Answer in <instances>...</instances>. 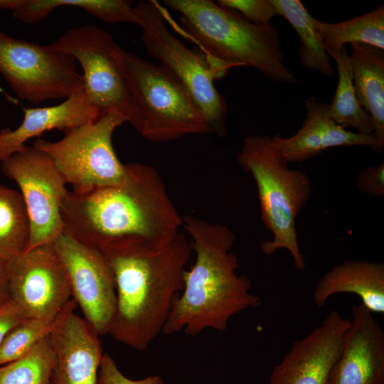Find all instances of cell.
Returning <instances> with one entry per match:
<instances>
[{
  "mask_svg": "<svg viewBox=\"0 0 384 384\" xmlns=\"http://www.w3.org/2000/svg\"><path fill=\"white\" fill-rule=\"evenodd\" d=\"M120 183L85 193L68 191L61 203L64 232L100 251L159 250L180 233L183 218L151 166L131 163Z\"/></svg>",
  "mask_w": 384,
  "mask_h": 384,
  "instance_id": "6da1fadb",
  "label": "cell"
},
{
  "mask_svg": "<svg viewBox=\"0 0 384 384\" xmlns=\"http://www.w3.org/2000/svg\"><path fill=\"white\" fill-rule=\"evenodd\" d=\"M193 240L196 261L183 275V289L176 299L162 333L196 336L206 329L227 330L230 319L262 304L251 283L239 275L238 258L231 249L234 233L226 225L193 215L183 218Z\"/></svg>",
  "mask_w": 384,
  "mask_h": 384,
  "instance_id": "7a4b0ae2",
  "label": "cell"
},
{
  "mask_svg": "<svg viewBox=\"0 0 384 384\" xmlns=\"http://www.w3.org/2000/svg\"><path fill=\"white\" fill-rule=\"evenodd\" d=\"M102 252L116 289L115 312L107 334L130 348L144 351L162 333L183 289L191 245L179 233L159 250L130 247Z\"/></svg>",
  "mask_w": 384,
  "mask_h": 384,
  "instance_id": "3957f363",
  "label": "cell"
},
{
  "mask_svg": "<svg viewBox=\"0 0 384 384\" xmlns=\"http://www.w3.org/2000/svg\"><path fill=\"white\" fill-rule=\"evenodd\" d=\"M181 14V28L213 63L230 69L250 66L277 82L295 83L284 63L279 31L272 24H255L211 0H165Z\"/></svg>",
  "mask_w": 384,
  "mask_h": 384,
  "instance_id": "277c9868",
  "label": "cell"
},
{
  "mask_svg": "<svg viewBox=\"0 0 384 384\" xmlns=\"http://www.w3.org/2000/svg\"><path fill=\"white\" fill-rule=\"evenodd\" d=\"M242 169L255 181L261 219L272 234L261 244V250L270 256L280 249L292 255L296 269L306 267L300 251L296 219L311 193V182L302 171L291 169L289 162L267 135L244 138L237 156Z\"/></svg>",
  "mask_w": 384,
  "mask_h": 384,
  "instance_id": "5b68a950",
  "label": "cell"
},
{
  "mask_svg": "<svg viewBox=\"0 0 384 384\" xmlns=\"http://www.w3.org/2000/svg\"><path fill=\"white\" fill-rule=\"evenodd\" d=\"M112 55L142 116L139 134L152 142L213 131L185 87L161 65L146 61L115 44Z\"/></svg>",
  "mask_w": 384,
  "mask_h": 384,
  "instance_id": "8992f818",
  "label": "cell"
},
{
  "mask_svg": "<svg viewBox=\"0 0 384 384\" xmlns=\"http://www.w3.org/2000/svg\"><path fill=\"white\" fill-rule=\"evenodd\" d=\"M134 14V23L142 28V41L149 53L185 87L213 134L225 135L228 106L214 81L224 77L229 70L190 49L176 38L166 26L162 8L156 1L138 2Z\"/></svg>",
  "mask_w": 384,
  "mask_h": 384,
  "instance_id": "52a82bcc",
  "label": "cell"
},
{
  "mask_svg": "<svg viewBox=\"0 0 384 384\" xmlns=\"http://www.w3.org/2000/svg\"><path fill=\"white\" fill-rule=\"evenodd\" d=\"M124 123L122 116L108 112L94 122L65 131L58 141L38 139L33 146L52 159L74 192L117 185L125 179L127 169L114 152L112 134Z\"/></svg>",
  "mask_w": 384,
  "mask_h": 384,
  "instance_id": "ba28073f",
  "label": "cell"
},
{
  "mask_svg": "<svg viewBox=\"0 0 384 384\" xmlns=\"http://www.w3.org/2000/svg\"><path fill=\"white\" fill-rule=\"evenodd\" d=\"M112 36L93 24L70 28L47 45L51 50L68 54L82 69L85 90L99 117L108 112L122 116L139 133L142 116L119 66L112 55Z\"/></svg>",
  "mask_w": 384,
  "mask_h": 384,
  "instance_id": "9c48e42d",
  "label": "cell"
},
{
  "mask_svg": "<svg viewBox=\"0 0 384 384\" xmlns=\"http://www.w3.org/2000/svg\"><path fill=\"white\" fill-rule=\"evenodd\" d=\"M0 73L20 99L33 105L65 99L84 87L73 57L1 31Z\"/></svg>",
  "mask_w": 384,
  "mask_h": 384,
  "instance_id": "30bf717a",
  "label": "cell"
},
{
  "mask_svg": "<svg viewBox=\"0 0 384 384\" xmlns=\"http://www.w3.org/2000/svg\"><path fill=\"white\" fill-rule=\"evenodd\" d=\"M1 168L18 185L26 208L29 238L26 250L54 242L64 232L61 203L68 190L52 159L27 146L2 161Z\"/></svg>",
  "mask_w": 384,
  "mask_h": 384,
  "instance_id": "8fae6325",
  "label": "cell"
},
{
  "mask_svg": "<svg viewBox=\"0 0 384 384\" xmlns=\"http://www.w3.org/2000/svg\"><path fill=\"white\" fill-rule=\"evenodd\" d=\"M9 299L27 318L54 322L73 299L54 243L38 245L7 261Z\"/></svg>",
  "mask_w": 384,
  "mask_h": 384,
  "instance_id": "7c38bea8",
  "label": "cell"
},
{
  "mask_svg": "<svg viewBox=\"0 0 384 384\" xmlns=\"http://www.w3.org/2000/svg\"><path fill=\"white\" fill-rule=\"evenodd\" d=\"M53 243L84 319L99 336L107 334L115 312L116 289L105 257L65 232Z\"/></svg>",
  "mask_w": 384,
  "mask_h": 384,
  "instance_id": "4fadbf2b",
  "label": "cell"
},
{
  "mask_svg": "<svg viewBox=\"0 0 384 384\" xmlns=\"http://www.w3.org/2000/svg\"><path fill=\"white\" fill-rule=\"evenodd\" d=\"M351 319L337 311L296 341L271 373L269 384H329Z\"/></svg>",
  "mask_w": 384,
  "mask_h": 384,
  "instance_id": "5bb4252c",
  "label": "cell"
},
{
  "mask_svg": "<svg viewBox=\"0 0 384 384\" xmlns=\"http://www.w3.org/2000/svg\"><path fill=\"white\" fill-rule=\"evenodd\" d=\"M76 306L72 299L50 334L54 354L52 384H98L103 355L100 336L75 313Z\"/></svg>",
  "mask_w": 384,
  "mask_h": 384,
  "instance_id": "9a60e30c",
  "label": "cell"
},
{
  "mask_svg": "<svg viewBox=\"0 0 384 384\" xmlns=\"http://www.w3.org/2000/svg\"><path fill=\"white\" fill-rule=\"evenodd\" d=\"M352 317L329 384H384V333L362 304Z\"/></svg>",
  "mask_w": 384,
  "mask_h": 384,
  "instance_id": "2e32d148",
  "label": "cell"
},
{
  "mask_svg": "<svg viewBox=\"0 0 384 384\" xmlns=\"http://www.w3.org/2000/svg\"><path fill=\"white\" fill-rule=\"evenodd\" d=\"M23 119L14 130L6 127L0 131V161L27 146L30 139L39 137L46 131L64 132L95 121L97 110L90 104L85 86L73 92L58 105L23 108Z\"/></svg>",
  "mask_w": 384,
  "mask_h": 384,
  "instance_id": "e0dca14e",
  "label": "cell"
},
{
  "mask_svg": "<svg viewBox=\"0 0 384 384\" xmlns=\"http://www.w3.org/2000/svg\"><path fill=\"white\" fill-rule=\"evenodd\" d=\"M338 293L359 296L371 313L384 314V264L363 260H346L324 273L312 294L314 303L322 307Z\"/></svg>",
  "mask_w": 384,
  "mask_h": 384,
  "instance_id": "ac0fdd59",
  "label": "cell"
},
{
  "mask_svg": "<svg viewBox=\"0 0 384 384\" xmlns=\"http://www.w3.org/2000/svg\"><path fill=\"white\" fill-rule=\"evenodd\" d=\"M348 58L357 100L374 124L373 134L384 146V51L363 43L350 44Z\"/></svg>",
  "mask_w": 384,
  "mask_h": 384,
  "instance_id": "d6986e66",
  "label": "cell"
},
{
  "mask_svg": "<svg viewBox=\"0 0 384 384\" xmlns=\"http://www.w3.org/2000/svg\"><path fill=\"white\" fill-rule=\"evenodd\" d=\"M62 6L80 8L107 23H134V7L127 0H3L0 8L11 10L16 19L35 23Z\"/></svg>",
  "mask_w": 384,
  "mask_h": 384,
  "instance_id": "ffe728a7",
  "label": "cell"
},
{
  "mask_svg": "<svg viewBox=\"0 0 384 384\" xmlns=\"http://www.w3.org/2000/svg\"><path fill=\"white\" fill-rule=\"evenodd\" d=\"M327 54L336 64L338 84L329 104V112L336 123L344 128L353 127L357 133L371 134L374 124L371 116L358 103L353 85L352 70L345 47L326 48Z\"/></svg>",
  "mask_w": 384,
  "mask_h": 384,
  "instance_id": "44dd1931",
  "label": "cell"
},
{
  "mask_svg": "<svg viewBox=\"0 0 384 384\" xmlns=\"http://www.w3.org/2000/svg\"><path fill=\"white\" fill-rule=\"evenodd\" d=\"M324 48L339 49L345 44L363 43L384 49V6L366 14L336 23L314 19Z\"/></svg>",
  "mask_w": 384,
  "mask_h": 384,
  "instance_id": "7402d4cb",
  "label": "cell"
},
{
  "mask_svg": "<svg viewBox=\"0 0 384 384\" xmlns=\"http://www.w3.org/2000/svg\"><path fill=\"white\" fill-rule=\"evenodd\" d=\"M278 16L287 20L299 36L298 55L302 65L308 70L331 77L334 73L327 54L314 25V18L299 0H271Z\"/></svg>",
  "mask_w": 384,
  "mask_h": 384,
  "instance_id": "603a6c76",
  "label": "cell"
},
{
  "mask_svg": "<svg viewBox=\"0 0 384 384\" xmlns=\"http://www.w3.org/2000/svg\"><path fill=\"white\" fill-rule=\"evenodd\" d=\"M306 118L300 129L289 137L276 134L272 137L275 146L289 163H302L323 151V128L329 115V105L309 97L304 103Z\"/></svg>",
  "mask_w": 384,
  "mask_h": 384,
  "instance_id": "cb8c5ba5",
  "label": "cell"
},
{
  "mask_svg": "<svg viewBox=\"0 0 384 384\" xmlns=\"http://www.w3.org/2000/svg\"><path fill=\"white\" fill-rule=\"evenodd\" d=\"M29 222L20 192L0 184V259L8 261L26 250Z\"/></svg>",
  "mask_w": 384,
  "mask_h": 384,
  "instance_id": "d4e9b609",
  "label": "cell"
},
{
  "mask_svg": "<svg viewBox=\"0 0 384 384\" xmlns=\"http://www.w3.org/2000/svg\"><path fill=\"white\" fill-rule=\"evenodd\" d=\"M53 364L49 335L23 356L0 366V384H52Z\"/></svg>",
  "mask_w": 384,
  "mask_h": 384,
  "instance_id": "484cf974",
  "label": "cell"
},
{
  "mask_svg": "<svg viewBox=\"0 0 384 384\" xmlns=\"http://www.w3.org/2000/svg\"><path fill=\"white\" fill-rule=\"evenodd\" d=\"M54 322L26 318L14 326L0 344V366L14 361L31 351L50 334Z\"/></svg>",
  "mask_w": 384,
  "mask_h": 384,
  "instance_id": "4316f807",
  "label": "cell"
},
{
  "mask_svg": "<svg viewBox=\"0 0 384 384\" xmlns=\"http://www.w3.org/2000/svg\"><path fill=\"white\" fill-rule=\"evenodd\" d=\"M221 7L239 13L248 21L255 24L270 23L277 16L271 0H218Z\"/></svg>",
  "mask_w": 384,
  "mask_h": 384,
  "instance_id": "83f0119b",
  "label": "cell"
},
{
  "mask_svg": "<svg viewBox=\"0 0 384 384\" xmlns=\"http://www.w3.org/2000/svg\"><path fill=\"white\" fill-rule=\"evenodd\" d=\"M98 384H164L158 375L133 380L125 376L119 369L114 360L107 353H103L98 373Z\"/></svg>",
  "mask_w": 384,
  "mask_h": 384,
  "instance_id": "f1b7e54d",
  "label": "cell"
},
{
  "mask_svg": "<svg viewBox=\"0 0 384 384\" xmlns=\"http://www.w3.org/2000/svg\"><path fill=\"white\" fill-rule=\"evenodd\" d=\"M358 190L372 197H384V163L363 169L357 176Z\"/></svg>",
  "mask_w": 384,
  "mask_h": 384,
  "instance_id": "f546056e",
  "label": "cell"
},
{
  "mask_svg": "<svg viewBox=\"0 0 384 384\" xmlns=\"http://www.w3.org/2000/svg\"><path fill=\"white\" fill-rule=\"evenodd\" d=\"M26 318L9 298L0 302V344L7 334Z\"/></svg>",
  "mask_w": 384,
  "mask_h": 384,
  "instance_id": "4dcf8cb0",
  "label": "cell"
},
{
  "mask_svg": "<svg viewBox=\"0 0 384 384\" xmlns=\"http://www.w3.org/2000/svg\"><path fill=\"white\" fill-rule=\"evenodd\" d=\"M9 298L7 261L0 259V302L6 300Z\"/></svg>",
  "mask_w": 384,
  "mask_h": 384,
  "instance_id": "1f68e13d",
  "label": "cell"
},
{
  "mask_svg": "<svg viewBox=\"0 0 384 384\" xmlns=\"http://www.w3.org/2000/svg\"><path fill=\"white\" fill-rule=\"evenodd\" d=\"M2 91H3V90H2V89H1V87H0V92H2Z\"/></svg>",
  "mask_w": 384,
  "mask_h": 384,
  "instance_id": "d6a6232c",
  "label": "cell"
},
{
  "mask_svg": "<svg viewBox=\"0 0 384 384\" xmlns=\"http://www.w3.org/2000/svg\"><path fill=\"white\" fill-rule=\"evenodd\" d=\"M2 0H0V4L1 3Z\"/></svg>",
  "mask_w": 384,
  "mask_h": 384,
  "instance_id": "836d02e7",
  "label": "cell"
}]
</instances>
